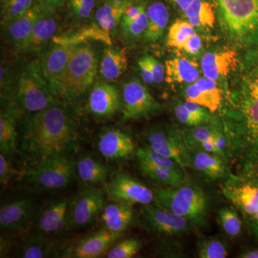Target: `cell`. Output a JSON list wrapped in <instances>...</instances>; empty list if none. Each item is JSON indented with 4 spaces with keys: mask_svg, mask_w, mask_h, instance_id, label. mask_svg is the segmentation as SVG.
<instances>
[{
    "mask_svg": "<svg viewBox=\"0 0 258 258\" xmlns=\"http://www.w3.org/2000/svg\"><path fill=\"white\" fill-rule=\"evenodd\" d=\"M145 57L147 59L149 68H150L154 83L156 84H160L164 79L165 69L159 61L156 60L152 56L145 55Z\"/></svg>",
    "mask_w": 258,
    "mask_h": 258,
    "instance_id": "cell-46",
    "label": "cell"
},
{
    "mask_svg": "<svg viewBox=\"0 0 258 258\" xmlns=\"http://www.w3.org/2000/svg\"><path fill=\"white\" fill-rule=\"evenodd\" d=\"M174 113L176 118L183 124L189 125V126H198L202 125L201 122L186 108L183 103H179L176 106Z\"/></svg>",
    "mask_w": 258,
    "mask_h": 258,
    "instance_id": "cell-45",
    "label": "cell"
},
{
    "mask_svg": "<svg viewBox=\"0 0 258 258\" xmlns=\"http://www.w3.org/2000/svg\"><path fill=\"white\" fill-rule=\"evenodd\" d=\"M138 66L144 83H147V84H152L154 83L152 72H151L150 68H149V64H148L145 55L139 59Z\"/></svg>",
    "mask_w": 258,
    "mask_h": 258,
    "instance_id": "cell-50",
    "label": "cell"
},
{
    "mask_svg": "<svg viewBox=\"0 0 258 258\" xmlns=\"http://www.w3.org/2000/svg\"><path fill=\"white\" fill-rule=\"evenodd\" d=\"M184 13L194 28H210L215 24V13L212 6L203 0H195Z\"/></svg>",
    "mask_w": 258,
    "mask_h": 258,
    "instance_id": "cell-34",
    "label": "cell"
},
{
    "mask_svg": "<svg viewBox=\"0 0 258 258\" xmlns=\"http://www.w3.org/2000/svg\"><path fill=\"white\" fill-rule=\"evenodd\" d=\"M34 0H1V25L6 26L33 7Z\"/></svg>",
    "mask_w": 258,
    "mask_h": 258,
    "instance_id": "cell-37",
    "label": "cell"
},
{
    "mask_svg": "<svg viewBox=\"0 0 258 258\" xmlns=\"http://www.w3.org/2000/svg\"><path fill=\"white\" fill-rule=\"evenodd\" d=\"M212 141H213V143L216 147L217 154L222 156V154H223V153L225 152L226 139L222 132L215 127L213 134H212Z\"/></svg>",
    "mask_w": 258,
    "mask_h": 258,
    "instance_id": "cell-51",
    "label": "cell"
},
{
    "mask_svg": "<svg viewBox=\"0 0 258 258\" xmlns=\"http://www.w3.org/2000/svg\"><path fill=\"white\" fill-rule=\"evenodd\" d=\"M148 27L144 37L148 42H154L160 39L169 22V12L161 2H155L146 8Z\"/></svg>",
    "mask_w": 258,
    "mask_h": 258,
    "instance_id": "cell-27",
    "label": "cell"
},
{
    "mask_svg": "<svg viewBox=\"0 0 258 258\" xmlns=\"http://www.w3.org/2000/svg\"><path fill=\"white\" fill-rule=\"evenodd\" d=\"M52 246L42 235H33L24 241L19 256L23 258H43L50 256Z\"/></svg>",
    "mask_w": 258,
    "mask_h": 258,
    "instance_id": "cell-35",
    "label": "cell"
},
{
    "mask_svg": "<svg viewBox=\"0 0 258 258\" xmlns=\"http://www.w3.org/2000/svg\"><path fill=\"white\" fill-rule=\"evenodd\" d=\"M76 169L83 182L88 184H101L106 181L108 169L91 155H83L76 163Z\"/></svg>",
    "mask_w": 258,
    "mask_h": 258,
    "instance_id": "cell-31",
    "label": "cell"
},
{
    "mask_svg": "<svg viewBox=\"0 0 258 258\" xmlns=\"http://www.w3.org/2000/svg\"><path fill=\"white\" fill-rule=\"evenodd\" d=\"M76 125L66 107L59 102L32 113L24 121L19 152L32 160L68 156L77 149Z\"/></svg>",
    "mask_w": 258,
    "mask_h": 258,
    "instance_id": "cell-1",
    "label": "cell"
},
{
    "mask_svg": "<svg viewBox=\"0 0 258 258\" xmlns=\"http://www.w3.org/2000/svg\"><path fill=\"white\" fill-rule=\"evenodd\" d=\"M119 92L114 85L101 83L93 86L88 101V111L98 117H109L119 110Z\"/></svg>",
    "mask_w": 258,
    "mask_h": 258,
    "instance_id": "cell-15",
    "label": "cell"
},
{
    "mask_svg": "<svg viewBox=\"0 0 258 258\" xmlns=\"http://www.w3.org/2000/svg\"><path fill=\"white\" fill-rule=\"evenodd\" d=\"M138 160H144L161 167L169 168L173 169H181V167L173 159L164 157L160 154L153 150L149 147L140 148L137 151Z\"/></svg>",
    "mask_w": 258,
    "mask_h": 258,
    "instance_id": "cell-39",
    "label": "cell"
},
{
    "mask_svg": "<svg viewBox=\"0 0 258 258\" xmlns=\"http://www.w3.org/2000/svg\"><path fill=\"white\" fill-rule=\"evenodd\" d=\"M104 205L105 196L101 190L86 188L80 191L69 203V228L91 225L103 211Z\"/></svg>",
    "mask_w": 258,
    "mask_h": 258,
    "instance_id": "cell-9",
    "label": "cell"
},
{
    "mask_svg": "<svg viewBox=\"0 0 258 258\" xmlns=\"http://www.w3.org/2000/svg\"><path fill=\"white\" fill-rule=\"evenodd\" d=\"M198 254L199 257L201 258H225L228 256L225 244L216 239L204 240L201 242Z\"/></svg>",
    "mask_w": 258,
    "mask_h": 258,
    "instance_id": "cell-42",
    "label": "cell"
},
{
    "mask_svg": "<svg viewBox=\"0 0 258 258\" xmlns=\"http://www.w3.org/2000/svg\"><path fill=\"white\" fill-rule=\"evenodd\" d=\"M69 203L68 200H60L44 209L35 222L37 230L44 235H55L69 228Z\"/></svg>",
    "mask_w": 258,
    "mask_h": 258,
    "instance_id": "cell-18",
    "label": "cell"
},
{
    "mask_svg": "<svg viewBox=\"0 0 258 258\" xmlns=\"http://www.w3.org/2000/svg\"><path fill=\"white\" fill-rule=\"evenodd\" d=\"M240 257L243 258H258V249H252L244 252Z\"/></svg>",
    "mask_w": 258,
    "mask_h": 258,
    "instance_id": "cell-55",
    "label": "cell"
},
{
    "mask_svg": "<svg viewBox=\"0 0 258 258\" xmlns=\"http://www.w3.org/2000/svg\"><path fill=\"white\" fill-rule=\"evenodd\" d=\"M142 247V242L137 239H127L115 244L108 250L107 257L131 258L136 255Z\"/></svg>",
    "mask_w": 258,
    "mask_h": 258,
    "instance_id": "cell-40",
    "label": "cell"
},
{
    "mask_svg": "<svg viewBox=\"0 0 258 258\" xmlns=\"http://www.w3.org/2000/svg\"><path fill=\"white\" fill-rule=\"evenodd\" d=\"M200 147L203 150L205 151V152L218 154H217L216 147H215V144L213 143V141H212V139H209V140L206 141V142H203V143L200 144Z\"/></svg>",
    "mask_w": 258,
    "mask_h": 258,
    "instance_id": "cell-54",
    "label": "cell"
},
{
    "mask_svg": "<svg viewBox=\"0 0 258 258\" xmlns=\"http://www.w3.org/2000/svg\"><path fill=\"white\" fill-rule=\"evenodd\" d=\"M90 40H98L104 42L107 45H111L109 34L102 30L98 24L85 27L79 29L77 31L70 32L53 38L55 43L70 47L81 45L83 42Z\"/></svg>",
    "mask_w": 258,
    "mask_h": 258,
    "instance_id": "cell-29",
    "label": "cell"
},
{
    "mask_svg": "<svg viewBox=\"0 0 258 258\" xmlns=\"http://www.w3.org/2000/svg\"><path fill=\"white\" fill-rule=\"evenodd\" d=\"M76 163L68 156L48 158L29 168L25 172L28 184L45 189L66 187L74 179Z\"/></svg>",
    "mask_w": 258,
    "mask_h": 258,
    "instance_id": "cell-7",
    "label": "cell"
},
{
    "mask_svg": "<svg viewBox=\"0 0 258 258\" xmlns=\"http://www.w3.org/2000/svg\"><path fill=\"white\" fill-rule=\"evenodd\" d=\"M18 112L14 108H10L1 112L0 115V148L1 152L9 156L16 152L18 133L16 120Z\"/></svg>",
    "mask_w": 258,
    "mask_h": 258,
    "instance_id": "cell-30",
    "label": "cell"
},
{
    "mask_svg": "<svg viewBox=\"0 0 258 258\" xmlns=\"http://www.w3.org/2000/svg\"><path fill=\"white\" fill-rule=\"evenodd\" d=\"M99 152L111 161L125 159L134 152L133 140L128 134L118 129H108L100 136L98 142Z\"/></svg>",
    "mask_w": 258,
    "mask_h": 258,
    "instance_id": "cell-19",
    "label": "cell"
},
{
    "mask_svg": "<svg viewBox=\"0 0 258 258\" xmlns=\"http://www.w3.org/2000/svg\"><path fill=\"white\" fill-rule=\"evenodd\" d=\"M219 221L222 230L230 237H237L242 230V222L237 212L230 208H222L219 212Z\"/></svg>",
    "mask_w": 258,
    "mask_h": 258,
    "instance_id": "cell-38",
    "label": "cell"
},
{
    "mask_svg": "<svg viewBox=\"0 0 258 258\" xmlns=\"http://www.w3.org/2000/svg\"><path fill=\"white\" fill-rule=\"evenodd\" d=\"M17 99L20 106L30 113L42 111L57 103L40 73L38 60L28 64L20 75Z\"/></svg>",
    "mask_w": 258,
    "mask_h": 258,
    "instance_id": "cell-6",
    "label": "cell"
},
{
    "mask_svg": "<svg viewBox=\"0 0 258 258\" xmlns=\"http://www.w3.org/2000/svg\"><path fill=\"white\" fill-rule=\"evenodd\" d=\"M156 203L184 217L197 225H205L208 217V200L203 190L190 184L156 190Z\"/></svg>",
    "mask_w": 258,
    "mask_h": 258,
    "instance_id": "cell-4",
    "label": "cell"
},
{
    "mask_svg": "<svg viewBox=\"0 0 258 258\" xmlns=\"http://www.w3.org/2000/svg\"><path fill=\"white\" fill-rule=\"evenodd\" d=\"M238 63L237 54L234 51L208 52L202 58L201 69L205 77L217 81L235 71Z\"/></svg>",
    "mask_w": 258,
    "mask_h": 258,
    "instance_id": "cell-20",
    "label": "cell"
},
{
    "mask_svg": "<svg viewBox=\"0 0 258 258\" xmlns=\"http://www.w3.org/2000/svg\"><path fill=\"white\" fill-rule=\"evenodd\" d=\"M128 58L124 51L108 47L103 51L100 74L108 81H115L126 71Z\"/></svg>",
    "mask_w": 258,
    "mask_h": 258,
    "instance_id": "cell-28",
    "label": "cell"
},
{
    "mask_svg": "<svg viewBox=\"0 0 258 258\" xmlns=\"http://www.w3.org/2000/svg\"><path fill=\"white\" fill-rule=\"evenodd\" d=\"M147 139L149 147L153 150L175 161L181 168L192 165L191 152L184 134L156 127L148 131Z\"/></svg>",
    "mask_w": 258,
    "mask_h": 258,
    "instance_id": "cell-8",
    "label": "cell"
},
{
    "mask_svg": "<svg viewBox=\"0 0 258 258\" xmlns=\"http://www.w3.org/2000/svg\"><path fill=\"white\" fill-rule=\"evenodd\" d=\"M46 9L40 3H37L25 14L15 19L5 27L10 40L17 48H20L26 41L31 33L34 25Z\"/></svg>",
    "mask_w": 258,
    "mask_h": 258,
    "instance_id": "cell-22",
    "label": "cell"
},
{
    "mask_svg": "<svg viewBox=\"0 0 258 258\" xmlns=\"http://www.w3.org/2000/svg\"><path fill=\"white\" fill-rule=\"evenodd\" d=\"M184 96L186 101L198 103L215 113L222 103V94L216 81L208 78H200L185 88Z\"/></svg>",
    "mask_w": 258,
    "mask_h": 258,
    "instance_id": "cell-16",
    "label": "cell"
},
{
    "mask_svg": "<svg viewBox=\"0 0 258 258\" xmlns=\"http://www.w3.org/2000/svg\"><path fill=\"white\" fill-rule=\"evenodd\" d=\"M220 23L231 40L258 45V0H217Z\"/></svg>",
    "mask_w": 258,
    "mask_h": 258,
    "instance_id": "cell-3",
    "label": "cell"
},
{
    "mask_svg": "<svg viewBox=\"0 0 258 258\" xmlns=\"http://www.w3.org/2000/svg\"><path fill=\"white\" fill-rule=\"evenodd\" d=\"M227 198L250 217L258 212V184L247 183L240 186L227 187Z\"/></svg>",
    "mask_w": 258,
    "mask_h": 258,
    "instance_id": "cell-26",
    "label": "cell"
},
{
    "mask_svg": "<svg viewBox=\"0 0 258 258\" xmlns=\"http://www.w3.org/2000/svg\"><path fill=\"white\" fill-rule=\"evenodd\" d=\"M122 96L124 120L146 118L160 110V104L139 79H134L125 83Z\"/></svg>",
    "mask_w": 258,
    "mask_h": 258,
    "instance_id": "cell-10",
    "label": "cell"
},
{
    "mask_svg": "<svg viewBox=\"0 0 258 258\" xmlns=\"http://www.w3.org/2000/svg\"><path fill=\"white\" fill-rule=\"evenodd\" d=\"M98 71V57L92 47L84 44L73 47L60 96L71 100L82 96L93 86Z\"/></svg>",
    "mask_w": 258,
    "mask_h": 258,
    "instance_id": "cell-5",
    "label": "cell"
},
{
    "mask_svg": "<svg viewBox=\"0 0 258 258\" xmlns=\"http://www.w3.org/2000/svg\"><path fill=\"white\" fill-rule=\"evenodd\" d=\"M57 29L55 12L46 9L34 25L30 36L18 50L22 52H35L40 50L53 37Z\"/></svg>",
    "mask_w": 258,
    "mask_h": 258,
    "instance_id": "cell-21",
    "label": "cell"
},
{
    "mask_svg": "<svg viewBox=\"0 0 258 258\" xmlns=\"http://www.w3.org/2000/svg\"><path fill=\"white\" fill-rule=\"evenodd\" d=\"M106 193L112 202L132 205H149L155 199L154 192L146 185L123 172L113 174L107 184Z\"/></svg>",
    "mask_w": 258,
    "mask_h": 258,
    "instance_id": "cell-11",
    "label": "cell"
},
{
    "mask_svg": "<svg viewBox=\"0 0 258 258\" xmlns=\"http://www.w3.org/2000/svg\"><path fill=\"white\" fill-rule=\"evenodd\" d=\"M146 8L147 7L143 3H138V4L134 3L133 5L129 6L123 14L120 25H125V24L130 23L131 22L134 21V20L138 18L141 13L146 9Z\"/></svg>",
    "mask_w": 258,
    "mask_h": 258,
    "instance_id": "cell-47",
    "label": "cell"
},
{
    "mask_svg": "<svg viewBox=\"0 0 258 258\" xmlns=\"http://www.w3.org/2000/svg\"><path fill=\"white\" fill-rule=\"evenodd\" d=\"M215 127L210 125H198L184 133L188 147H199L203 142L212 139Z\"/></svg>",
    "mask_w": 258,
    "mask_h": 258,
    "instance_id": "cell-43",
    "label": "cell"
},
{
    "mask_svg": "<svg viewBox=\"0 0 258 258\" xmlns=\"http://www.w3.org/2000/svg\"><path fill=\"white\" fill-rule=\"evenodd\" d=\"M166 82L169 83H194L200 78L198 62L186 57H174L166 61Z\"/></svg>",
    "mask_w": 258,
    "mask_h": 258,
    "instance_id": "cell-25",
    "label": "cell"
},
{
    "mask_svg": "<svg viewBox=\"0 0 258 258\" xmlns=\"http://www.w3.org/2000/svg\"><path fill=\"white\" fill-rule=\"evenodd\" d=\"M195 28L188 21L176 20L168 32V46L182 50L190 37L196 34Z\"/></svg>",
    "mask_w": 258,
    "mask_h": 258,
    "instance_id": "cell-36",
    "label": "cell"
},
{
    "mask_svg": "<svg viewBox=\"0 0 258 258\" xmlns=\"http://www.w3.org/2000/svg\"><path fill=\"white\" fill-rule=\"evenodd\" d=\"M235 94L246 140L258 155V49L246 55Z\"/></svg>",
    "mask_w": 258,
    "mask_h": 258,
    "instance_id": "cell-2",
    "label": "cell"
},
{
    "mask_svg": "<svg viewBox=\"0 0 258 258\" xmlns=\"http://www.w3.org/2000/svg\"><path fill=\"white\" fill-rule=\"evenodd\" d=\"M191 154L194 168L204 175L215 179L225 174V166L219 154L205 152L202 149Z\"/></svg>",
    "mask_w": 258,
    "mask_h": 258,
    "instance_id": "cell-32",
    "label": "cell"
},
{
    "mask_svg": "<svg viewBox=\"0 0 258 258\" xmlns=\"http://www.w3.org/2000/svg\"><path fill=\"white\" fill-rule=\"evenodd\" d=\"M34 211L32 199H18L3 204L0 208L1 230L21 231L25 230Z\"/></svg>",
    "mask_w": 258,
    "mask_h": 258,
    "instance_id": "cell-14",
    "label": "cell"
},
{
    "mask_svg": "<svg viewBox=\"0 0 258 258\" xmlns=\"http://www.w3.org/2000/svg\"><path fill=\"white\" fill-rule=\"evenodd\" d=\"M168 1L176 5L181 11L184 12L185 10H187L190 5L192 4L195 0H168Z\"/></svg>",
    "mask_w": 258,
    "mask_h": 258,
    "instance_id": "cell-53",
    "label": "cell"
},
{
    "mask_svg": "<svg viewBox=\"0 0 258 258\" xmlns=\"http://www.w3.org/2000/svg\"><path fill=\"white\" fill-rule=\"evenodd\" d=\"M157 204V203H156ZM144 217L154 230L167 235H179L189 232L191 222L161 205L147 207Z\"/></svg>",
    "mask_w": 258,
    "mask_h": 258,
    "instance_id": "cell-13",
    "label": "cell"
},
{
    "mask_svg": "<svg viewBox=\"0 0 258 258\" xmlns=\"http://www.w3.org/2000/svg\"><path fill=\"white\" fill-rule=\"evenodd\" d=\"M139 164L141 170L146 176L159 184L176 186L183 183L184 178L181 169L161 167L144 160H139Z\"/></svg>",
    "mask_w": 258,
    "mask_h": 258,
    "instance_id": "cell-33",
    "label": "cell"
},
{
    "mask_svg": "<svg viewBox=\"0 0 258 258\" xmlns=\"http://www.w3.org/2000/svg\"><path fill=\"white\" fill-rule=\"evenodd\" d=\"M133 205L113 202L103 208L101 220L103 227L117 234H122L128 229L134 217Z\"/></svg>",
    "mask_w": 258,
    "mask_h": 258,
    "instance_id": "cell-23",
    "label": "cell"
},
{
    "mask_svg": "<svg viewBox=\"0 0 258 258\" xmlns=\"http://www.w3.org/2000/svg\"><path fill=\"white\" fill-rule=\"evenodd\" d=\"M66 0H40L38 3L43 5L47 10L55 12L66 3Z\"/></svg>",
    "mask_w": 258,
    "mask_h": 258,
    "instance_id": "cell-52",
    "label": "cell"
},
{
    "mask_svg": "<svg viewBox=\"0 0 258 258\" xmlns=\"http://www.w3.org/2000/svg\"><path fill=\"white\" fill-rule=\"evenodd\" d=\"M147 27L148 17L146 9L134 21L125 25H120L123 36L132 40H135L142 35L144 36Z\"/></svg>",
    "mask_w": 258,
    "mask_h": 258,
    "instance_id": "cell-41",
    "label": "cell"
},
{
    "mask_svg": "<svg viewBox=\"0 0 258 258\" xmlns=\"http://www.w3.org/2000/svg\"><path fill=\"white\" fill-rule=\"evenodd\" d=\"M103 227L101 230L84 237L72 249L69 257L75 258H96L101 257L110 249L112 244L121 237Z\"/></svg>",
    "mask_w": 258,
    "mask_h": 258,
    "instance_id": "cell-17",
    "label": "cell"
},
{
    "mask_svg": "<svg viewBox=\"0 0 258 258\" xmlns=\"http://www.w3.org/2000/svg\"><path fill=\"white\" fill-rule=\"evenodd\" d=\"M251 220H252L254 231L258 233V212L253 217L251 218Z\"/></svg>",
    "mask_w": 258,
    "mask_h": 258,
    "instance_id": "cell-56",
    "label": "cell"
},
{
    "mask_svg": "<svg viewBox=\"0 0 258 258\" xmlns=\"http://www.w3.org/2000/svg\"><path fill=\"white\" fill-rule=\"evenodd\" d=\"M203 47V42L201 37L198 34H195L192 37H190L187 42L183 47V50L191 55H197L201 50Z\"/></svg>",
    "mask_w": 258,
    "mask_h": 258,
    "instance_id": "cell-49",
    "label": "cell"
},
{
    "mask_svg": "<svg viewBox=\"0 0 258 258\" xmlns=\"http://www.w3.org/2000/svg\"><path fill=\"white\" fill-rule=\"evenodd\" d=\"M72 48L55 43L38 60L40 73L54 96H60L62 81Z\"/></svg>",
    "mask_w": 258,
    "mask_h": 258,
    "instance_id": "cell-12",
    "label": "cell"
},
{
    "mask_svg": "<svg viewBox=\"0 0 258 258\" xmlns=\"http://www.w3.org/2000/svg\"><path fill=\"white\" fill-rule=\"evenodd\" d=\"M119 1L134 2L135 0H119Z\"/></svg>",
    "mask_w": 258,
    "mask_h": 258,
    "instance_id": "cell-57",
    "label": "cell"
},
{
    "mask_svg": "<svg viewBox=\"0 0 258 258\" xmlns=\"http://www.w3.org/2000/svg\"><path fill=\"white\" fill-rule=\"evenodd\" d=\"M39 1H40V0H39Z\"/></svg>",
    "mask_w": 258,
    "mask_h": 258,
    "instance_id": "cell-58",
    "label": "cell"
},
{
    "mask_svg": "<svg viewBox=\"0 0 258 258\" xmlns=\"http://www.w3.org/2000/svg\"><path fill=\"white\" fill-rule=\"evenodd\" d=\"M13 176V169L4 153H0V182L2 185L8 184Z\"/></svg>",
    "mask_w": 258,
    "mask_h": 258,
    "instance_id": "cell-48",
    "label": "cell"
},
{
    "mask_svg": "<svg viewBox=\"0 0 258 258\" xmlns=\"http://www.w3.org/2000/svg\"><path fill=\"white\" fill-rule=\"evenodd\" d=\"M134 3V2L119 0H103L95 13L96 23L110 35L120 24L125 10Z\"/></svg>",
    "mask_w": 258,
    "mask_h": 258,
    "instance_id": "cell-24",
    "label": "cell"
},
{
    "mask_svg": "<svg viewBox=\"0 0 258 258\" xmlns=\"http://www.w3.org/2000/svg\"><path fill=\"white\" fill-rule=\"evenodd\" d=\"M71 14L80 20L91 18L96 6L97 0H66Z\"/></svg>",
    "mask_w": 258,
    "mask_h": 258,
    "instance_id": "cell-44",
    "label": "cell"
}]
</instances>
